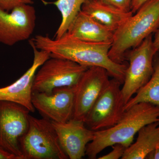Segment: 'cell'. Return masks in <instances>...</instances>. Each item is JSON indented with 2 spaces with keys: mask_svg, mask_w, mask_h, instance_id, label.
Here are the masks:
<instances>
[{
  "mask_svg": "<svg viewBox=\"0 0 159 159\" xmlns=\"http://www.w3.org/2000/svg\"><path fill=\"white\" fill-rule=\"evenodd\" d=\"M38 49L50 53L51 57L70 60L87 67L105 69L109 76L123 84L127 66L118 63L109 56L111 43L89 42L78 39L66 32L58 39L37 35L31 39Z\"/></svg>",
  "mask_w": 159,
  "mask_h": 159,
  "instance_id": "obj_1",
  "label": "cell"
},
{
  "mask_svg": "<svg viewBox=\"0 0 159 159\" xmlns=\"http://www.w3.org/2000/svg\"><path fill=\"white\" fill-rule=\"evenodd\" d=\"M159 121V107L151 103H136L125 110L119 122L112 127L94 131L93 140L87 145L85 156L97 158L105 148L117 144L128 147L134 137L143 126Z\"/></svg>",
  "mask_w": 159,
  "mask_h": 159,
  "instance_id": "obj_2",
  "label": "cell"
},
{
  "mask_svg": "<svg viewBox=\"0 0 159 159\" xmlns=\"http://www.w3.org/2000/svg\"><path fill=\"white\" fill-rule=\"evenodd\" d=\"M114 32L109 56L123 64L127 51L134 48L159 29V0H148Z\"/></svg>",
  "mask_w": 159,
  "mask_h": 159,
  "instance_id": "obj_3",
  "label": "cell"
},
{
  "mask_svg": "<svg viewBox=\"0 0 159 159\" xmlns=\"http://www.w3.org/2000/svg\"><path fill=\"white\" fill-rule=\"evenodd\" d=\"M23 159H68L52 122L29 115V128L20 141Z\"/></svg>",
  "mask_w": 159,
  "mask_h": 159,
  "instance_id": "obj_4",
  "label": "cell"
},
{
  "mask_svg": "<svg viewBox=\"0 0 159 159\" xmlns=\"http://www.w3.org/2000/svg\"><path fill=\"white\" fill-rule=\"evenodd\" d=\"M88 68L70 60L50 57L36 72L32 92L50 94L59 88L73 87Z\"/></svg>",
  "mask_w": 159,
  "mask_h": 159,
  "instance_id": "obj_5",
  "label": "cell"
},
{
  "mask_svg": "<svg viewBox=\"0 0 159 159\" xmlns=\"http://www.w3.org/2000/svg\"><path fill=\"white\" fill-rule=\"evenodd\" d=\"M157 52L151 34L129 54V65L121 89L125 104L152 76L154 70L153 60Z\"/></svg>",
  "mask_w": 159,
  "mask_h": 159,
  "instance_id": "obj_6",
  "label": "cell"
},
{
  "mask_svg": "<svg viewBox=\"0 0 159 159\" xmlns=\"http://www.w3.org/2000/svg\"><path fill=\"white\" fill-rule=\"evenodd\" d=\"M121 84L115 78L110 80L84 121L88 128L97 131L112 127L119 122L125 111Z\"/></svg>",
  "mask_w": 159,
  "mask_h": 159,
  "instance_id": "obj_7",
  "label": "cell"
},
{
  "mask_svg": "<svg viewBox=\"0 0 159 159\" xmlns=\"http://www.w3.org/2000/svg\"><path fill=\"white\" fill-rule=\"evenodd\" d=\"M30 112L18 103L0 100V146L20 159V139L29 128Z\"/></svg>",
  "mask_w": 159,
  "mask_h": 159,
  "instance_id": "obj_8",
  "label": "cell"
},
{
  "mask_svg": "<svg viewBox=\"0 0 159 159\" xmlns=\"http://www.w3.org/2000/svg\"><path fill=\"white\" fill-rule=\"evenodd\" d=\"M108 72L103 68L89 67L73 87L74 109L72 119L84 121L91 108L108 85Z\"/></svg>",
  "mask_w": 159,
  "mask_h": 159,
  "instance_id": "obj_9",
  "label": "cell"
},
{
  "mask_svg": "<svg viewBox=\"0 0 159 159\" xmlns=\"http://www.w3.org/2000/svg\"><path fill=\"white\" fill-rule=\"evenodd\" d=\"M36 20V11L31 5L18 6L10 12L0 8V43L11 46L29 39Z\"/></svg>",
  "mask_w": 159,
  "mask_h": 159,
  "instance_id": "obj_10",
  "label": "cell"
},
{
  "mask_svg": "<svg viewBox=\"0 0 159 159\" xmlns=\"http://www.w3.org/2000/svg\"><path fill=\"white\" fill-rule=\"evenodd\" d=\"M31 102L43 118L55 122H66L73 117L74 89L59 88L50 94L32 92Z\"/></svg>",
  "mask_w": 159,
  "mask_h": 159,
  "instance_id": "obj_11",
  "label": "cell"
},
{
  "mask_svg": "<svg viewBox=\"0 0 159 159\" xmlns=\"http://www.w3.org/2000/svg\"><path fill=\"white\" fill-rule=\"evenodd\" d=\"M29 43L34 53L32 65L15 82L5 87L0 88V100L15 102L33 113L35 108L31 102V96L34 76L39 68L51 55L48 51L38 49L31 40Z\"/></svg>",
  "mask_w": 159,
  "mask_h": 159,
  "instance_id": "obj_12",
  "label": "cell"
},
{
  "mask_svg": "<svg viewBox=\"0 0 159 159\" xmlns=\"http://www.w3.org/2000/svg\"><path fill=\"white\" fill-rule=\"evenodd\" d=\"M51 122L68 158L81 159L85 156L87 146L93 139L94 131L80 120L72 119L65 122Z\"/></svg>",
  "mask_w": 159,
  "mask_h": 159,
  "instance_id": "obj_13",
  "label": "cell"
},
{
  "mask_svg": "<svg viewBox=\"0 0 159 159\" xmlns=\"http://www.w3.org/2000/svg\"><path fill=\"white\" fill-rule=\"evenodd\" d=\"M66 32L73 37L89 42L112 44L113 41V31L81 10L72 22Z\"/></svg>",
  "mask_w": 159,
  "mask_h": 159,
  "instance_id": "obj_14",
  "label": "cell"
},
{
  "mask_svg": "<svg viewBox=\"0 0 159 159\" xmlns=\"http://www.w3.org/2000/svg\"><path fill=\"white\" fill-rule=\"evenodd\" d=\"M81 10L114 32L133 14L132 11H122L98 0H91L84 4Z\"/></svg>",
  "mask_w": 159,
  "mask_h": 159,
  "instance_id": "obj_15",
  "label": "cell"
},
{
  "mask_svg": "<svg viewBox=\"0 0 159 159\" xmlns=\"http://www.w3.org/2000/svg\"><path fill=\"white\" fill-rule=\"evenodd\" d=\"M134 143L126 148L122 159H143L153 151L159 142V121L143 126Z\"/></svg>",
  "mask_w": 159,
  "mask_h": 159,
  "instance_id": "obj_16",
  "label": "cell"
},
{
  "mask_svg": "<svg viewBox=\"0 0 159 159\" xmlns=\"http://www.w3.org/2000/svg\"><path fill=\"white\" fill-rule=\"evenodd\" d=\"M141 102H148L159 107V61L149 81L129 99L125 105V110Z\"/></svg>",
  "mask_w": 159,
  "mask_h": 159,
  "instance_id": "obj_17",
  "label": "cell"
},
{
  "mask_svg": "<svg viewBox=\"0 0 159 159\" xmlns=\"http://www.w3.org/2000/svg\"><path fill=\"white\" fill-rule=\"evenodd\" d=\"M91 0H57L53 3L61 15V21L55 33V39L66 33L84 4Z\"/></svg>",
  "mask_w": 159,
  "mask_h": 159,
  "instance_id": "obj_18",
  "label": "cell"
},
{
  "mask_svg": "<svg viewBox=\"0 0 159 159\" xmlns=\"http://www.w3.org/2000/svg\"><path fill=\"white\" fill-rule=\"evenodd\" d=\"M100 2L125 11H131L132 0H98Z\"/></svg>",
  "mask_w": 159,
  "mask_h": 159,
  "instance_id": "obj_19",
  "label": "cell"
},
{
  "mask_svg": "<svg viewBox=\"0 0 159 159\" xmlns=\"http://www.w3.org/2000/svg\"><path fill=\"white\" fill-rule=\"evenodd\" d=\"M33 2L32 0H0V8L7 11L25 4L31 5Z\"/></svg>",
  "mask_w": 159,
  "mask_h": 159,
  "instance_id": "obj_20",
  "label": "cell"
},
{
  "mask_svg": "<svg viewBox=\"0 0 159 159\" xmlns=\"http://www.w3.org/2000/svg\"><path fill=\"white\" fill-rule=\"evenodd\" d=\"M112 150L107 154L99 157V159H119L122 158L125 150L128 147L121 144L113 145Z\"/></svg>",
  "mask_w": 159,
  "mask_h": 159,
  "instance_id": "obj_21",
  "label": "cell"
},
{
  "mask_svg": "<svg viewBox=\"0 0 159 159\" xmlns=\"http://www.w3.org/2000/svg\"><path fill=\"white\" fill-rule=\"evenodd\" d=\"M0 159H20L15 155L11 153L0 146Z\"/></svg>",
  "mask_w": 159,
  "mask_h": 159,
  "instance_id": "obj_22",
  "label": "cell"
},
{
  "mask_svg": "<svg viewBox=\"0 0 159 159\" xmlns=\"http://www.w3.org/2000/svg\"><path fill=\"white\" fill-rule=\"evenodd\" d=\"M147 1L148 0H132L131 8L132 12L133 13H135L142 4Z\"/></svg>",
  "mask_w": 159,
  "mask_h": 159,
  "instance_id": "obj_23",
  "label": "cell"
},
{
  "mask_svg": "<svg viewBox=\"0 0 159 159\" xmlns=\"http://www.w3.org/2000/svg\"><path fill=\"white\" fill-rule=\"evenodd\" d=\"M147 158L159 159V142L157 144L155 150L148 156Z\"/></svg>",
  "mask_w": 159,
  "mask_h": 159,
  "instance_id": "obj_24",
  "label": "cell"
},
{
  "mask_svg": "<svg viewBox=\"0 0 159 159\" xmlns=\"http://www.w3.org/2000/svg\"><path fill=\"white\" fill-rule=\"evenodd\" d=\"M153 42L154 45L156 48L157 52H159V29L155 32Z\"/></svg>",
  "mask_w": 159,
  "mask_h": 159,
  "instance_id": "obj_25",
  "label": "cell"
}]
</instances>
